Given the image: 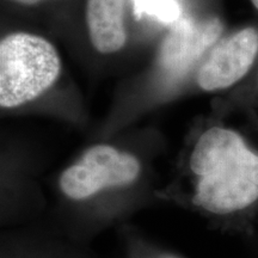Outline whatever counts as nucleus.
<instances>
[{
	"mask_svg": "<svg viewBox=\"0 0 258 258\" xmlns=\"http://www.w3.org/2000/svg\"><path fill=\"white\" fill-rule=\"evenodd\" d=\"M190 169L196 178L194 202L205 211L232 214L258 201V154L232 129L206 131L190 157Z\"/></svg>",
	"mask_w": 258,
	"mask_h": 258,
	"instance_id": "f257e3e1",
	"label": "nucleus"
},
{
	"mask_svg": "<svg viewBox=\"0 0 258 258\" xmlns=\"http://www.w3.org/2000/svg\"><path fill=\"white\" fill-rule=\"evenodd\" d=\"M59 54L46 38L17 32L0 42V105L16 108L34 101L57 79Z\"/></svg>",
	"mask_w": 258,
	"mask_h": 258,
	"instance_id": "f03ea898",
	"label": "nucleus"
},
{
	"mask_svg": "<svg viewBox=\"0 0 258 258\" xmlns=\"http://www.w3.org/2000/svg\"><path fill=\"white\" fill-rule=\"evenodd\" d=\"M140 171V161L133 154L109 145H96L61 173L59 185L67 198L79 201L92 198L103 189L133 184Z\"/></svg>",
	"mask_w": 258,
	"mask_h": 258,
	"instance_id": "7ed1b4c3",
	"label": "nucleus"
},
{
	"mask_svg": "<svg viewBox=\"0 0 258 258\" xmlns=\"http://www.w3.org/2000/svg\"><path fill=\"white\" fill-rule=\"evenodd\" d=\"M222 24L217 17L184 18L173 25L160 47L159 64L169 77H182L218 40Z\"/></svg>",
	"mask_w": 258,
	"mask_h": 258,
	"instance_id": "20e7f679",
	"label": "nucleus"
},
{
	"mask_svg": "<svg viewBox=\"0 0 258 258\" xmlns=\"http://www.w3.org/2000/svg\"><path fill=\"white\" fill-rule=\"evenodd\" d=\"M258 53V31L246 28L213 49L198 74L200 88L217 91L230 88L251 69Z\"/></svg>",
	"mask_w": 258,
	"mask_h": 258,
	"instance_id": "39448f33",
	"label": "nucleus"
},
{
	"mask_svg": "<svg viewBox=\"0 0 258 258\" xmlns=\"http://www.w3.org/2000/svg\"><path fill=\"white\" fill-rule=\"evenodd\" d=\"M124 0H88L86 21L93 47L104 54L124 46L127 34L123 24Z\"/></svg>",
	"mask_w": 258,
	"mask_h": 258,
	"instance_id": "423d86ee",
	"label": "nucleus"
},
{
	"mask_svg": "<svg viewBox=\"0 0 258 258\" xmlns=\"http://www.w3.org/2000/svg\"><path fill=\"white\" fill-rule=\"evenodd\" d=\"M14 2H17L19 4H24V5H35V4H38V3L47 2V0H14Z\"/></svg>",
	"mask_w": 258,
	"mask_h": 258,
	"instance_id": "0eeeda50",
	"label": "nucleus"
},
{
	"mask_svg": "<svg viewBox=\"0 0 258 258\" xmlns=\"http://www.w3.org/2000/svg\"><path fill=\"white\" fill-rule=\"evenodd\" d=\"M251 3L254 5V8L258 9V0H251Z\"/></svg>",
	"mask_w": 258,
	"mask_h": 258,
	"instance_id": "6e6552de",
	"label": "nucleus"
}]
</instances>
